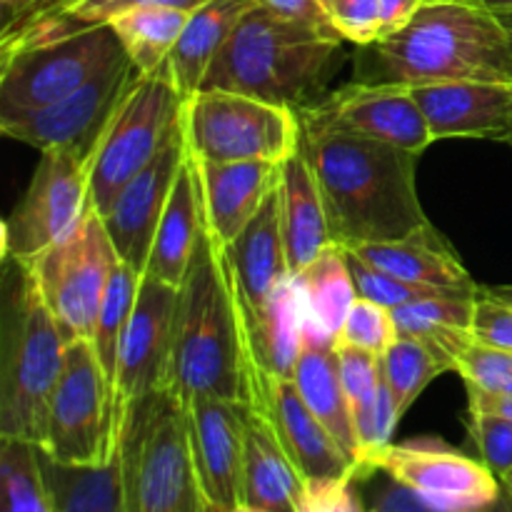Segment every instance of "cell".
<instances>
[{"label":"cell","mask_w":512,"mask_h":512,"mask_svg":"<svg viewBox=\"0 0 512 512\" xmlns=\"http://www.w3.org/2000/svg\"><path fill=\"white\" fill-rule=\"evenodd\" d=\"M300 118V150L313 168L333 243H393L433 225L420 203V155Z\"/></svg>","instance_id":"6da1fadb"},{"label":"cell","mask_w":512,"mask_h":512,"mask_svg":"<svg viewBox=\"0 0 512 512\" xmlns=\"http://www.w3.org/2000/svg\"><path fill=\"white\" fill-rule=\"evenodd\" d=\"M170 388L183 398L255 405V368L225 248L203 230L178 285Z\"/></svg>","instance_id":"7a4b0ae2"},{"label":"cell","mask_w":512,"mask_h":512,"mask_svg":"<svg viewBox=\"0 0 512 512\" xmlns=\"http://www.w3.org/2000/svg\"><path fill=\"white\" fill-rule=\"evenodd\" d=\"M355 80L405 88L448 80L512 83V40L503 20L473 0L425 3L398 33L358 48Z\"/></svg>","instance_id":"3957f363"},{"label":"cell","mask_w":512,"mask_h":512,"mask_svg":"<svg viewBox=\"0 0 512 512\" xmlns=\"http://www.w3.org/2000/svg\"><path fill=\"white\" fill-rule=\"evenodd\" d=\"M343 55V38L335 30L253 5L215 55L200 90H233L303 110L320 103Z\"/></svg>","instance_id":"277c9868"},{"label":"cell","mask_w":512,"mask_h":512,"mask_svg":"<svg viewBox=\"0 0 512 512\" xmlns=\"http://www.w3.org/2000/svg\"><path fill=\"white\" fill-rule=\"evenodd\" d=\"M70 338L40 295L30 265L0 270V438L40 445Z\"/></svg>","instance_id":"5b68a950"},{"label":"cell","mask_w":512,"mask_h":512,"mask_svg":"<svg viewBox=\"0 0 512 512\" xmlns=\"http://www.w3.org/2000/svg\"><path fill=\"white\" fill-rule=\"evenodd\" d=\"M115 455L123 512H180L200 498L188 408L170 385L120 410Z\"/></svg>","instance_id":"8992f818"},{"label":"cell","mask_w":512,"mask_h":512,"mask_svg":"<svg viewBox=\"0 0 512 512\" xmlns=\"http://www.w3.org/2000/svg\"><path fill=\"white\" fill-rule=\"evenodd\" d=\"M185 98L168 70L135 75L105 123L90 155V203L108 213L115 195L165 148L183 120Z\"/></svg>","instance_id":"52a82bcc"},{"label":"cell","mask_w":512,"mask_h":512,"mask_svg":"<svg viewBox=\"0 0 512 512\" xmlns=\"http://www.w3.org/2000/svg\"><path fill=\"white\" fill-rule=\"evenodd\" d=\"M188 150L205 163H285L300 148L298 110L233 90H198L183 105Z\"/></svg>","instance_id":"ba28073f"},{"label":"cell","mask_w":512,"mask_h":512,"mask_svg":"<svg viewBox=\"0 0 512 512\" xmlns=\"http://www.w3.org/2000/svg\"><path fill=\"white\" fill-rule=\"evenodd\" d=\"M123 60L108 23L0 55V120L48 108Z\"/></svg>","instance_id":"9c48e42d"},{"label":"cell","mask_w":512,"mask_h":512,"mask_svg":"<svg viewBox=\"0 0 512 512\" xmlns=\"http://www.w3.org/2000/svg\"><path fill=\"white\" fill-rule=\"evenodd\" d=\"M118 443L115 393L90 340H70L55 383L40 450L60 465H103Z\"/></svg>","instance_id":"30bf717a"},{"label":"cell","mask_w":512,"mask_h":512,"mask_svg":"<svg viewBox=\"0 0 512 512\" xmlns=\"http://www.w3.org/2000/svg\"><path fill=\"white\" fill-rule=\"evenodd\" d=\"M25 263L30 265L45 305L68 338H93L105 290L120 263L103 218L90 210L68 238Z\"/></svg>","instance_id":"8fae6325"},{"label":"cell","mask_w":512,"mask_h":512,"mask_svg":"<svg viewBox=\"0 0 512 512\" xmlns=\"http://www.w3.org/2000/svg\"><path fill=\"white\" fill-rule=\"evenodd\" d=\"M90 210V155L45 150L28 190L5 218L0 258H35L68 238Z\"/></svg>","instance_id":"7c38bea8"},{"label":"cell","mask_w":512,"mask_h":512,"mask_svg":"<svg viewBox=\"0 0 512 512\" xmlns=\"http://www.w3.org/2000/svg\"><path fill=\"white\" fill-rule=\"evenodd\" d=\"M378 473L408 485L443 512H493L505 493L483 460L468 458L435 438L385 445L365 460L358 480L363 483Z\"/></svg>","instance_id":"4fadbf2b"},{"label":"cell","mask_w":512,"mask_h":512,"mask_svg":"<svg viewBox=\"0 0 512 512\" xmlns=\"http://www.w3.org/2000/svg\"><path fill=\"white\" fill-rule=\"evenodd\" d=\"M135 75V65L123 60L48 108L0 120V130L40 153L70 148L93 155L105 123Z\"/></svg>","instance_id":"5bb4252c"},{"label":"cell","mask_w":512,"mask_h":512,"mask_svg":"<svg viewBox=\"0 0 512 512\" xmlns=\"http://www.w3.org/2000/svg\"><path fill=\"white\" fill-rule=\"evenodd\" d=\"M325 128L378 140L423 155L433 143L413 90L393 83H358L335 90L320 103L298 110Z\"/></svg>","instance_id":"9a60e30c"},{"label":"cell","mask_w":512,"mask_h":512,"mask_svg":"<svg viewBox=\"0 0 512 512\" xmlns=\"http://www.w3.org/2000/svg\"><path fill=\"white\" fill-rule=\"evenodd\" d=\"M178 288L143 275L133 315L120 345L118 368V425L120 410L130 400L170 385L175 345Z\"/></svg>","instance_id":"2e32d148"},{"label":"cell","mask_w":512,"mask_h":512,"mask_svg":"<svg viewBox=\"0 0 512 512\" xmlns=\"http://www.w3.org/2000/svg\"><path fill=\"white\" fill-rule=\"evenodd\" d=\"M188 153V140H185L183 120H180L175 133L170 135L165 148L155 155L153 163L145 165L135 178H130L123 190L115 195L108 213L100 215L118 258L138 270L140 275L145 273L155 230H158L170 190H173L175 178H178Z\"/></svg>","instance_id":"e0dca14e"},{"label":"cell","mask_w":512,"mask_h":512,"mask_svg":"<svg viewBox=\"0 0 512 512\" xmlns=\"http://www.w3.org/2000/svg\"><path fill=\"white\" fill-rule=\"evenodd\" d=\"M185 408L200 493L210 512H230L240 505L245 420L253 405L220 398H193Z\"/></svg>","instance_id":"ac0fdd59"},{"label":"cell","mask_w":512,"mask_h":512,"mask_svg":"<svg viewBox=\"0 0 512 512\" xmlns=\"http://www.w3.org/2000/svg\"><path fill=\"white\" fill-rule=\"evenodd\" d=\"M255 410L268 418L303 480L358 475L355 460L315 418L290 378H255Z\"/></svg>","instance_id":"d6986e66"},{"label":"cell","mask_w":512,"mask_h":512,"mask_svg":"<svg viewBox=\"0 0 512 512\" xmlns=\"http://www.w3.org/2000/svg\"><path fill=\"white\" fill-rule=\"evenodd\" d=\"M415 100L435 140H503L512 130V83L448 80L415 85Z\"/></svg>","instance_id":"ffe728a7"},{"label":"cell","mask_w":512,"mask_h":512,"mask_svg":"<svg viewBox=\"0 0 512 512\" xmlns=\"http://www.w3.org/2000/svg\"><path fill=\"white\" fill-rule=\"evenodd\" d=\"M238 293L240 313H253L273 295V290L290 278L288 250L283 235V200L280 185L273 190L260 213L230 245H223Z\"/></svg>","instance_id":"44dd1931"},{"label":"cell","mask_w":512,"mask_h":512,"mask_svg":"<svg viewBox=\"0 0 512 512\" xmlns=\"http://www.w3.org/2000/svg\"><path fill=\"white\" fill-rule=\"evenodd\" d=\"M198 165L203 175L208 228L220 245H230L260 213L273 190H278L283 163H270V160L205 163V160H198Z\"/></svg>","instance_id":"7402d4cb"},{"label":"cell","mask_w":512,"mask_h":512,"mask_svg":"<svg viewBox=\"0 0 512 512\" xmlns=\"http://www.w3.org/2000/svg\"><path fill=\"white\" fill-rule=\"evenodd\" d=\"M205 228H208V213H205L203 175H200L198 158L188 153L155 230L143 275L178 288Z\"/></svg>","instance_id":"603a6c76"},{"label":"cell","mask_w":512,"mask_h":512,"mask_svg":"<svg viewBox=\"0 0 512 512\" xmlns=\"http://www.w3.org/2000/svg\"><path fill=\"white\" fill-rule=\"evenodd\" d=\"M348 250H353L355 255L368 260L375 268L385 270L400 280H408V283L463 295L480 293V285L475 283L468 268L460 263L453 245L433 225L403 240H393V243H365Z\"/></svg>","instance_id":"cb8c5ba5"},{"label":"cell","mask_w":512,"mask_h":512,"mask_svg":"<svg viewBox=\"0 0 512 512\" xmlns=\"http://www.w3.org/2000/svg\"><path fill=\"white\" fill-rule=\"evenodd\" d=\"M300 398L305 400L315 418L333 433L340 448L355 460L358 465L360 448L355 438L353 413H350L348 395H345L343 378H340L338 353H335V340L320 333L310 323H305L303 348L295 360L293 378Z\"/></svg>","instance_id":"d4e9b609"},{"label":"cell","mask_w":512,"mask_h":512,"mask_svg":"<svg viewBox=\"0 0 512 512\" xmlns=\"http://www.w3.org/2000/svg\"><path fill=\"white\" fill-rule=\"evenodd\" d=\"M255 378H293L305 338V310L293 275L273 290L253 313H243Z\"/></svg>","instance_id":"484cf974"},{"label":"cell","mask_w":512,"mask_h":512,"mask_svg":"<svg viewBox=\"0 0 512 512\" xmlns=\"http://www.w3.org/2000/svg\"><path fill=\"white\" fill-rule=\"evenodd\" d=\"M303 478L280 445L273 425L260 410L250 408L245 420L240 503L253 508L295 512Z\"/></svg>","instance_id":"4316f807"},{"label":"cell","mask_w":512,"mask_h":512,"mask_svg":"<svg viewBox=\"0 0 512 512\" xmlns=\"http://www.w3.org/2000/svg\"><path fill=\"white\" fill-rule=\"evenodd\" d=\"M280 200H283V235L288 265L290 273L298 275L305 265L313 263L333 243L320 185L300 148L283 163Z\"/></svg>","instance_id":"83f0119b"},{"label":"cell","mask_w":512,"mask_h":512,"mask_svg":"<svg viewBox=\"0 0 512 512\" xmlns=\"http://www.w3.org/2000/svg\"><path fill=\"white\" fill-rule=\"evenodd\" d=\"M253 5V0H208L190 13L183 35L165 65L183 98L198 93L215 55L228 43L235 25Z\"/></svg>","instance_id":"f1b7e54d"},{"label":"cell","mask_w":512,"mask_h":512,"mask_svg":"<svg viewBox=\"0 0 512 512\" xmlns=\"http://www.w3.org/2000/svg\"><path fill=\"white\" fill-rule=\"evenodd\" d=\"M293 280L308 323L328 338H338L350 308L358 300L343 245L330 243L313 263L293 275Z\"/></svg>","instance_id":"f546056e"},{"label":"cell","mask_w":512,"mask_h":512,"mask_svg":"<svg viewBox=\"0 0 512 512\" xmlns=\"http://www.w3.org/2000/svg\"><path fill=\"white\" fill-rule=\"evenodd\" d=\"M190 13L168 5H143L110 20L125 55L140 75L163 73Z\"/></svg>","instance_id":"4dcf8cb0"},{"label":"cell","mask_w":512,"mask_h":512,"mask_svg":"<svg viewBox=\"0 0 512 512\" xmlns=\"http://www.w3.org/2000/svg\"><path fill=\"white\" fill-rule=\"evenodd\" d=\"M55 512H123L118 455L103 465H60L40 450Z\"/></svg>","instance_id":"1f68e13d"},{"label":"cell","mask_w":512,"mask_h":512,"mask_svg":"<svg viewBox=\"0 0 512 512\" xmlns=\"http://www.w3.org/2000/svg\"><path fill=\"white\" fill-rule=\"evenodd\" d=\"M475 298H470V295H435V298L400 305L393 310L395 328L400 335L425 340V343L453 358L455 350L463 348L470 340Z\"/></svg>","instance_id":"d6a6232c"},{"label":"cell","mask_w":512,"mask_h":512,"mask_svg":"<svg viewBox=\"0 0 512 512\" xmlns=\"http://www.w3.org/2000/svg\"><path fill=\"white\" fill-rule=\"evenodd\" d=\"M455 370L453 358L430 343L400 335L380 355V375L393 390L400 415L408 413L438 375Z\"/></svg>","instance_id":"836d02e7"},{"label":"cell","mask_w":512,"mask_h":512,"mask_svg":"<svg viewBox=\"0 0 512 512\" xmlns=\"http://www.w3.org/2000/svg\"><path fill=\"white\" fill-rule=\"evenodd\" d=\"M0 512H55L40 445L0 438Z\"/></svg>","instance_id":"e575fe53"},{"label":"cell","mask_w":512,"mask_h":512,"mask_svg":"<svg viewBox=\"0 0 512 512\" xmlns=\"http://www.w3.org/2000/svg\"><path fill=\"white\" fill-rule=\"evenodd\" d=\"M140 278L143 275L125 265L120 260L113 270L108 290H105L103 308H100L98 325L90 338L93 343L98 363L103 368L105 378H108L110 388L115 393V403H118V368H120V345H123L125 330H128L130 315H133L135 298H138ZM118 410V408H115Z\"/></svg>","instance_id":"d590c367"},{"label":"cell","mask_w":512,"mask_h":512,"mask_svg":"<svg viewBox=\"0 0 512 512\" xmlns=\"http://www.w3.org/2000/svg\"><path fill=\"white\" fill-rule=\"evenodd\" d=\"M335 353H338V365H340V378H343L345 395H348L350 413H353V425H355V438H363L365 428L370 423V415H373L375 398H378L380 388V358L378 355L368 353V350H360L355 345L340 343L335 340ZM360 460V458H358Z\"/></svg>","instance_id":"8d00e7d4"},{"label":"cell","mask_w":512,"mask_h":512,"mask_svg":"<svg viewBox=\"0 0 512 512\" xmlns=\"http://www.w3.org/2000/svg\"><path fill=\"white\" fill-rule=\"evenodd\" d=\"M348 253V268L353 275L355 290H358V298L373 300V303L383 305V308H400V305L415 303V300L423 298H435V295H463V293H450V290L440 288H428V285H415L408 280H400L395 275L385 273V270L375 268L368 260H363L360 255H355L353 250L345 248ZM475 298V295H470Z\"/></svg>","instance_id":"74e56055"},{"label":"cell","mask_w":512,"mask_h":512,"mask_svg":"<svg viewBox=\"0 0 512 512\" xmlns=\"http://www.w3.org/2000/svg\"><path fill=\"white\" fill-rule=\"evenodd\" d=\"M395 338H398V328H395L393 310L383 308V305L373 303V300L358 298L335 340L355 345L360 350H368V353L380 358Z\"/></svg>","instance_id":"f35d334b"},{"label":"cell","mask_w":512,"mask_h":512,"mask_svg":"<svg viewBox=\"0 0 512 512\" xmlns=\"http://www.w3.org/2000/svg\"><path fill=\"white\" fill-rule=\"evenodd\" d=\"M455 373L465 380V385H475L483 390H508L512 388V353L510 350L490 348L475 343L473 338L455 350Z\"/></svg>","instance_id":"ab89813d"},{"label":"cell","mask_w":512,"mask_h":512,"mask_svg":"<svg viewBox=\"0 0 512 512\" xmlns=\"http://www.w3.org/2000/svg\"><path fill=\"white\" fill-rule=\"evenodd\" d=\"M328 23L343 40L358 48L375 43L383 35V10L380 0H318Z\"/></svg>","instance_id":"60d3db41"},{"label":"cell","mask_w":512,"mask_h":512,"mask_svg":"<svg viewBox=\"0 0 512 512\" xmlns=\"http://www.w3.org/2000/svg\"><path fill=\"white\" fill-rule=\"evenodd\" d=\"M358 485V475L303 480L295 512H368Z\"/></svg>","instance_id":"b9f144b4"},{"label":"cell","mask_w":512,"mask_h":512,"mask_svg":"<svg viewBox=\"0 0 512 512\" xmlns=\"http://www.w3.org/2000/svg\"><path fill=\"white\" fill-rule=\"evenodd\" d=\"M468 430L480 460L503 480L512 470V420L488 413H468Z\"/></svg>","instance_id":"7bdbcfd3"},{"label":"cell","mask_w":512,"mask_h":512,"mask_svg":"<svg viewBox=\"0 0 512 512\" xmlns=\"http://www.w3.org/2000/svg\"><path fill=\"white\" fill-rule=\"evenodd\" d=\"M470 338H473L475 343L510 350L512 353V305L495 298V295L488 293L485 288H480L478 298H475Z\"/></svg>","instance_id":"ee69618b"},{"label":"cell","mask_w":512,"mask_h":512,"mask_svg":"<svg viewBox=\"0 0 512 512\" xmlns=\"http://www.w3.org/2000/svg\"><path fill=\"white\" fill-rule=\"evenodd\" d=\"M203 3H208V0H78L65 13V18H68L70 30L78 33V30L93 28V25L110 23L115 15L125 13V10L143 8V5H168V8H180L193 13Z\"/></svg>","instance_id":"f6af8a7d"},{"label":"cell","mask_w":512,"mask_h":512,"mask_svg":"<svg viewBox=\"0 0 512 512\" xmlns=\"http://www.w3.org/2000/svg\"><path fill=\"white\" fill-rule=\"evenodd\" d=\"M78 0H0V40L15 38L33 25L45 23L55 15L68 13Z\"/></svg>","instance_id":"bcb514c9"},{"label":"cell","mask_w":512,"mask_h":512,"mask_svg":"<svg viewBox=\"0 0 512 512\" xmlns=\"http://www.w3.org/2000/svg\"><path fill=\"white\" fill-rule=\"evenodd\" d=\"M368 512H443L435 508L430 500L415 493L408 485L398 483V480L388 478V483L375 493L373 503L368 505Z\"/></svg>","instance_id":"7dc6e473"},{"label":"cell","mask_w":512,"mask_h":512,"mask_svg":"<svg viewBox=\"0 0 512 512\" xmlns=\"http://www.w3.org/2000/svg\"><path fill=\"white\" fill-rule=\"evenodd\" d=\"M253 3L260 5V8L270 10V13L280 15V18L303 20V23L318 25V28L335 30L333 25L328 23V18H325L318 0H253ZM335 33H338V30H335Z\"/></svg>","instance_id":"c3c4849f"},{"label":"cell","mask_w":512,"mask_h":512,"mask_svg":"<svg viewBox=\"0 0 512 512\" xmlns=\"http://www.w3.org/2000/svg\"><path fill=\"white\" fill-rule=\"evenodd\" d=\"M468 388V413H488L512 420V388L508 390H483L475 385Z\"/></svg>","instance_id":"681fc988"},{"label":"cell","mask_w":512,"mask_h":512,"mask_svg":"<svg viewBox=\"0 0 512 512\" xmlns=\"http://www.w3.org/2000/svg\"><path fill=\"white\" fill-rule=\"evenodd\" d=\"M423 5L425 0H380V10H383V35H380V40L405 28Z\"/></svg>","instance_id":"f907efd6"},{"label":"cell","mask_w":512,"mask_h":512,"mask_svg":"<svg viewBox=\"0 0 512 512\" xmlns=\"http://www.w3.org/2000/svg\"><path fill=\"white\" fill-rule=\"evenodd\" d=\"M473 3L483 5V8L493 10V13H510L512 0H473Z\"/></svg>","instance_id":"816d5d0a"},{"label":"cell","mask_w":512,"mask_h":512,"mask_svg":"<svg viewBox=\"0 0 512 512\" xmlns=\"http://www.w3.org/2000/svg\"><path fill=\"white\" fill-rule=\"evenodd\" d=\"M488 293H493L495 298L505 300V303L512 305V285H498V288H485Z\"/></svg>","instance_id":"f5cc1de1"},{"label":"cell","mask_w":512,"mask_h":512,"mask_svg":"<svg viewBox=\"0 0 512 512\" xmlns=\"http://www.w3.org/2000/svg\"><path fill=\"white\" fill-rule=\"evenodd\" d=\"M180 512H210V510H208V503H205V498L200 495V498H195L188 508H183Z\"/></svg>","instance_id":"db71d44e"},{"label":"cell","mask_w":512,"mask_h":512,"mask_svg":"<svg viewBox=\"0 0 512 512\" xmlns=\"http://www.w3.org/2000/svg\"><path fill=\"white\" fill-rule=\"evenodd\" d=\"M230 512H278V510H268V508H253V505H243V503H240V505H235V508L230 510Z\"/></svg>","instance_id":"11a10c76"},{"label":"cell","mask_w":512,"mask_h":512,"mask_svg":"<svg viewBox=\"0 0 512 512\" xmlns=\"http://www.w3.org/2000/svg\"><path fill=\"white\" fill-rule=\"evenodd\" d=\"M495 15H498V18L503 20L505 30H508V33H510V40H512V10H510V13H495Z\"/></svg>","instance_id":"9f6ffc18"},{"label":"cell","mask_w":512,"mask_h":512,"mask_svg":"<svg viewBox=\"0 0 512 512\" xmlns=\"http://www.w3.org/2000/svg\"><path fill=\"white\" fill-rule=\"evenodd\" d=\"M500 483H503V490H505V493H508V498L512 500V470H510L508 475H505L503 480H500Z\"/></svg>","instance_id":"6f0895ef"},{"label":"cell","mask_w":512,"mask_h":512,"mask_svg":"<svg viewBox=\"0 0 512 512\" xmlns=\"http://www.w3.org/2000/svg\"><path fill=\"white\" fill-rule=\"evenodd\" d=\"M425 3H458V0H425Z\"/></svg>","instance_id":"680465c9"},{"label":"cell","mask_w":512,"mask_h":512,"mask_svg":"<svg viewBox=\"0 0 512 512\" xmlns=\"http://www.w3.org/2000/svg\"><path fill=\"white\" fill-rule=\"evenodd\" d=\"M505 143L512 145V130H510V135H508V138H505Z\"/></svg>","instance_id":"91938a15"}]
</instances>
